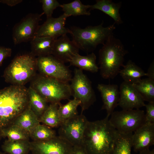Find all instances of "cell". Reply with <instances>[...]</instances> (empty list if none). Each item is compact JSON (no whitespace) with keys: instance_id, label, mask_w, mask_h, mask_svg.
I'll list each match as a JSON object with an SVG mask.
<instances>
[{"instance_id":"cell-6","label":"cell","mask_w":154,"mask_h":154,"mask_svg":"<svg viewBox=\"0 0 154 154\" xmlns=\"http://www.w3.org/2000/svg\"><path fill=\"white\" fill-rule=\"evenodd\" d=\"M37 67V58L31 53L15 58L5 70V81L13 85H23L33 76Z\"/></svg>"},{"instance_id":"cell-3","label":"cell","mask_w":154,"mask_h":154,"mask_svg":"<svg viewBox=\"0 0 154 154\" xmlns=\"http://www.w3.org/2000/svg\"><path fill=\"white\" fill-rule=\"evenodd\" d=\"M127 53L121 41L114 34L110 36L99 51V68L102 77L105 79L115 77L123 66Z\"/></svg>"},{"instance_id":"cell-35","label":"cell","mask_w":154,"mask_h":154,"mask_svg":"<svg viewBox=\"0 0 154 154\" xmlns=\"http://www.w3.org/2000/svg\"><path fill=\"white\" fill-rule=\"evenodd\" d=\"M22 0H1L0 2L6 4L9 6L13 7L21 3Z\"/></svg>"},{"instance_id":"cell-17","label":"cell","mask_w":154,"mask_h":154,"mask_svg":"<svg viewBox=\"0 0 154 154\" xmlns=\"http://www.w3.org/2000/svg\"><path fill=\"white\" fill-rule=\"evenodd\" d=\"M100 92L103 102L102 110L106 112V116L109 117L118 106L119 93L118 86L115 84H99L97 87Z\"/></svg>"},{"instance_id":"cell-33","label":"cell","mask_w":154,"mask_h":154,"mask_svg":"<svg viewBox=\"0 0 154 154\" xmlns=\"http://www.w3.org/2000/svg\"><path fill=\"white\" fill-rule=\"evenodd\" d=\"M146 113L145 116L146 122L154 123V102L145 104Z\"/></svg>"},{"instance_id":"cell-38","label":"cell","mask_w":154,"mask_h":154,"mask_svg":"<svg viewBox=\"0 0 154 154\" xmlns=\"http://www.w3.org/2000/svg\"><path fill=\"white\" fill-rule=\"evenodd\" d=\"M139 153V154H154V150H150L149 149L141 151Z\"/></svg>"},{"instance_id":"cell-10","label":"cell","mask_w":154,"mask_h":154,"mask_svg":"<svg viewBox=\"0 0 154 154\" xmlns=\"http://www.w3.org/2000/svg\"><path fill=\"white\" fill-rule=\"evenodd\" d=\"M37 67L41 74L60 81L69 82L72 77L68 67L52 55L37 58Z\"/></svg>"},{"instance_id":"cell-4","label":"cell","mask_w":154,"mask_h":154,"mask_svg":"<svg viewBox=\"0 0 154 154\" xmlns=\"http://www.w3.org/2000/svg\"><path fill=\"white\" fill-rule=\"evenodd\" d=\"M103 25L102 22L98 25L88 26L84 28L72 27L70 29L72 40L79 49L88 52L92 51L98 45H103L114 34V24L105 27Z\"/></svg>"},{"instance_id":"cell-34","label":"cell","mask_w":154,"mask_h":154,"mask_svg":"<svg viewBox=\"0 0 154 154\" xmlns=\"http://www.w3.org/2000/svg\"><path fill=\"white\" fill-rule=\"evenodd\" d=\"M11 48L0 46V66L5 58L11 56Z\"/></svg>"},{"instance_id":"cell-37","label":"cell","mask_w":154,"mask_h":154,"mask_svg":"<svg viewBox=\"0 0 154 154\" xmlns=\"http://www.w3.org/2000/svg\"><path fill=\"white\" fill-rule=\"evenodd\" d=\"M146 74L147 77L154 79V61L151 64Z\"/></svg>"},{"instance_id":"cell-21","label":"cell","mask_w":154,"mask_h":154,"mask_svg":"<svg viewBox=\"0 0 154 154\" xmlns=\"http://www.w3.org/2000/svg\"><path fill=\"white\" fill-rule=\"evenodd\" d=\"M123 67L119 74L124 82L135 84L139 81L142 77L147 76L146 73L131 60Z\"/></svg>"},{"instance_id":"cell-39","label":"cell","mask_w":154,"mask_h":154,"mask_svg":"<svg viewBox=\"0 0 154 154\" xmlns=\"http://www.w3.org/2000/svg\"><path fill=\"white\" fill-rule=\"evenodd\" d=\"M3 137L1 134V130L0 129V141L1 140V139Z\"/></svg>"},{"instance_id":"cell-19","label":"cell","mask_w":154,"mask_h":154,"mask_svg":"<svg viewBox=\"0 0 154 154\" xmlns=\"http://www.w3.org/2000/svg\"><path fill=\"white\" fill-rule=\"evenodd\" d=\"M121 2L115 3L111 0H97L94 4L91 5L90 9H98L101 11L111 17L114 23L121 24L123 21L119 13Z\"/></svg>"},{"instance_id":"cell-14","label":"cell","mask_w":154,"mask_h":154,"mask_svg":"<svg viewBox=\"0 0 154 154\" xmlns=\"http://www.w3.org/2000/svg\"><path fill=\"white\" fill-rule=\"evenodd\" d=\"M67 18L64 14L57 18H46L43 23L39 26L35 37H48L57 39L62 36L70 34V29L65 27Z\"/></svg>"},{"instance_id":"cell-23","label":"cell","mask_w":154,"mask_h":154,"mask_svg":"<svg viewBox=\"0 0 154 154\" xmlns=\"http://www.w3.org/2000/svg\"><path fill=\"white\" fill-rule=\"evenodd\" d=\"M28 106L39 118L48 108V102L31 86L28 89Z\"/></svg>"},{"instance_id":"cell-22","label":"cell","mask_w":154,"mask_h":154,"mask_svg":"<svg viewBox=\"0 0 154 154\" xmlns=\"http://www.w3.org/2000/svg\"><path fill=\"white\" fill-rule=\"evenodd\" d=\"M40 123L39 118L28 105L12 124L17 126L29 134L35 126Z\"/></svg>"},{"instance_id":"cell-11","label":"cell","mask_w":154,"mask_h":154,"mask_svg":"<svg viewBox=\"0 0 154 154\" xmlns=\"http://www.w3.org/2000/svg\"><path fill=\"white\" fill-rule=\"evenodd\" d=\"M43 14L29 13L15 25L12 31V38L15 45L31 41L35 37Z\"/></svg>"},{"instance_id":"cell-25","label":"cell","mask_w":154,"mask_h":154,"mask_svg":"<svg viewBox=\"0 0 154 154\" xmlns=\"http://www.w3.org/2000/svg\"><path fill=\"white\" fill-rule=\"evenodd\" d=\"M132 84L144 101L154 102V79L147 77Z\"/></svg>"},{"instance_id":"cell-5","label":"cell","mask_w":154,"mask_h":154,"mask_svg":"<svg viewBox=\"0 0 154 154\" xmlns=\"http://www.w3.org/2000/svg\"><path fill=\"white\" fill-rule=\"evenodd\" d=\"M50 104H60L63 100H69L72 96L70 84L42 74L33 81L31 86Z\"/></svg>"},{"instance_id":"cell-20","label":"cell","mask_w":154,"mask_h":154,"mask_svg":"<svg viewBox=\"0 0 154 154\" xmlns=\"http://www.w3.org/2000/svg\"><path fill=\"white\" fill-rule=\"evenodd\" d=\"M96 56L93 52L86 56L78 54L74 55L69 62L70 65L74 66L82 70L96 73L99 70L96 63Z\"/></svg>"},{"instance_id":"cell-8","label":"cell","mask_w":154,"mask_h":154,"mask_svg":"<svg viewBox=\"0 0 154 154\" xmlns=\"http://www.w3.org/2000/svg\"><path fill=\"white\" fill-rule=\"evenodd\" d=\"M70 82L72 96L80 102L81 113H82L96 100L91 82L83 70L78 68L75 69Z\"/></svg>"},{"instance_id":"cell-12","label":"cell","mask_w":154,"mask_h":154,"mask_svg":"<svg viewBox=\"0 0 154 154\" xmlns=\"http://www.w3.org/2000/svg\"><path fill=\"white\" fill-rule=\"evenodd\" d=\"M73 147L58 136L47 140L30 142L32 154H70Z\"/></svg>"},{"instance_id":"cell-32","label":"cell","mask_w":154,"mask_h":154,"mask_svg":"<svg viewBox=\"0 0 154 154\" xmlns=\"http://www.w3.org/2000/svg\"><path fill=\"white\" fill-rule=\"evenodd\" d=\"M42 4V13L46 18L52 17L54 11L58 7H60L61 4L56 0H40Z\"/></svg>"},{"instance_id":"cell-40","label":"cell","mask_w":154,"mask_h":154,"mask_svg":"<svg viewBox=\"0 0 154 154\" xmlns=\"http://www.w3.org/2000/svg\"><path fill=\"white\" fill-rule=\"evenodd\" d=\"M0 154H5V153H3L2 152H1L0 151Z\"/></svg>"},{"instance_id":"cell-36","label":"cell","mask_w":154,"mask_h":154,"mask_svg":"<svg viewBox=\"0 0 154 154\" xmlns=\"http://www.w3.org/2000/svg\"><path fill=\"white\" fill-rule=\"evenodd\" d=\"M70 154H87L82 146H74Z\"/></svg>"},{"instance_id":"cell-30","label":"cell","mask_w":154,"mask_h":154,"mask_svg":"<svg viewBox=\"0 0 154 154\" xmlns=\"http://www.w3.org/2000/svg\"><path fill=\"white\" fill-rule=\"evenodd\" d=\"M33 141H41L51 139L56 136L55 131L51 128L40 123L35 126L29 133Z\"/></svg>"},{"instance_id":"cell-2","label":"cell","mask_w":154,"mask_h":154,"mask_svg":"<svg viewBox=\"0 0 154 154\" xmlns=\"http://www.w3.org/2000/svg\"><path fill=\"white\" fill-rule=\"evenodd\" d=\"M28 105V89L13 85L0 90V129L12 124Z\"/></svg>"},{"instance_id":"cell-27","label":"cell","mask_w":154,"mask_h":154,"mask_svg":"<svg viewBox=\"0 0 154 154\" xmlns=\"http://www.w3.org/2000/svg\"><path fill=\"white\" fill-rule=\"evenodd\" d=\"M91 5L83 4L80 0H75L70 3L61 4L60 7L64 14L68 17L70 16L90 15L91 13L88 11Z\"/></svg>"},{"instance_id":"cell-26","label":"cell","mask_w":154,"mask_h":154,"mask_svg":"<svg viewBox=\"0 0 154 154\" xmlns=\"http://www.w3.org/2000/svg\"><path fill=\"white\" fill-rule=\"evenodd\" d=\"M3 151L8 154H29L30 151L29 140H6L1 146Z\"/></svg>"},{"instance_id":"cell-15","label":"cell","mask_w":154,"mask_h":154,"mask_svg":"<svg viewBox=\"0 0 154 154\" xmlns=\"http://www.w3.org/2000/svg\"><path fill=\"white\" fill-rule=\"evenodd\" d=\"M131 140L134 151L149 149L154 144V123L146 122L133 133Z\"/></svg>"},{"instance_id":"cell-7","label":"cell","mask_w":154,"mask_h":154,"mask_svg":"<svg viewBox=\"0 0 154 154\" xmlns=\"http://www.w3.org/2000/svg\"><path fill=\"white\" fill-rule=\"evenodd\" d=\"M109 121L120 133L132 134L146 122L145 113L139 109L114 111Z\"/></svg>"},{"instance_id":"cell-28","label":"cell","mask_w":154,"mask_h":154,"mask_svg":"<svg viewBox=\"0 0 154 154\" xmlns=\"http://www.w3.org/2000/svg\"><path fill=\"white\" fill-rule=\"evenodd\" d=\"M80 104V102L73 98L69 100L66 104L59 105L58 112L61 123L78 115L77 108Z\"/></svg>"},{"instance_id":"cell-1","label":"cell","mask_w":154,"mask_h":154,"mask_svg":"<svg viewBox=\"0 0 154 154\" xmlns=\"http://www.w3.org/2000/svg\"><path fill=\"white\" fill-rule=\"evenodd\" d=\"M119 134L107 116L101 120L88 121L82 146L87 154H111Z\"/></svg>"},{"instance_id":"cell-9","label":"cell","mask_w":154,"mask_h":154,"mask_svg":"<svg viewBox=\"0 0 154 154\" xmlns=\"http://www.w3.org/2000/svg\"><path fill=\"white\" fill-rule=\"evenodd\" d=\"M88 121L82 113L62 123L58 130V136L73 146H82L84 131Z\"/></svg>"},{"instance_id":"cell-18","label":"cell","mask_w":154,"mask_h":154,"mask_svg":"<svg viewBox=\"0 0 154 154\" xmlns=\"http://www.w3.org/2000/svg\"><path fill=\"white\" fill-rule=\"evenodd\" d=\"M56 39L48 37H35L30 41L31 54L38 57L52 55Z\"/></svg>"},{"instance_id":"cell-24","label":"cell","mask_w":154,"mask_h":154,"mask_svg":"<svg viewBox=\"0 0 154 154\" xmlns=\"http://www.w3.org/2000/svg\"><path fill=\"white\" fill-rule=\"evenodd\" d=\"M58 105L50 104L39 118L40 122L51 128L59 127L61 124L58 112Z\"/></svg>"},{"instance_id":"cell-29","label":"cell","mask_w":154,"mask_h":154,"mask_svg":"<svg viewBox=\"0 0 154 154\" xmlns=\"http://www.w3.org/2000/svg\"><path fill=\"white\" fill-rule=\"evenodd\" d=\"M2 137L11 141L29 140V133L19 127L11 124L1 129Z\"/></svg>"},{"instance_id":"cell-13","label":"cell","mask_w":154,"mask_h":154,"mask_svg":"<svg viewBox=\"0 0 154 154\" xmlns=\"http://www.w3.org/2000/svg\"><path fill=\"white\" fill-rule=\"evenodd\" d=\"M119 90L118 106L122 110L139 109L145 106L144 101L132 84L123 81Z\"/></svg>"},{"instance_id":"cell-16","label":"cell","mask_w":154,"mask_h":154,"mask_svg":"<svg viewBox=\"0 0 154 154\" xmlns=\"http://www.w3.org/2000/svg\"><path fill=\"white\" fill-rule=\"evenodd\" d=\"M79 50L66 35L56 40L52 55L65 63L69 62L74 55L79 54Z\"/></svg>"},{"instance_id":"cell-31","label":"cell","mask_w":154,"mask_h":154,"mask_svg":"<svg viewBox=\"0 0 154 154\" xmlns=\"http://www.w3.org/2000/svg\"><path fill=\"white\" fill-rule=\"evenodd\" d=\"M132 134L119 133L111 154H131L132 147L131 140Z\"/></svg>"}]
</instances>
